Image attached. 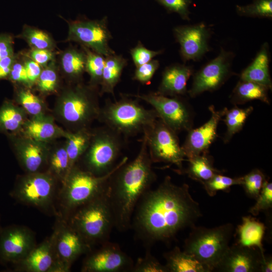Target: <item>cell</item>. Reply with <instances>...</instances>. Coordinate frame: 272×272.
<instances>
[{
    "label": "cell",
    "mask_w": 272,
    "mask_h": 272,
    "mask_svg": "<svg viewBox=\"0 0 272 272\" xmlns=\"http://www.w3.org/2000/svg\"><path fill=\"white\" fill-rule=\"evenodd\" d=\"M202 217L188 184H174L169 176L155 189L147 191L134 210L131 228L146 245L167 241L180 231L192 228Z\"/></svg>",
    "instance_id": "1"
},
{
    "label": "cell",
    "mask_w": 272,
    "mask_h": 272,
    "mask_svg": "<svg viewBox=\"0 0 272 272\" xmlns=\"http://www.w3.org/2000/svg\"><path fill=\"white\" fill-rule=\"evenodd\" d=\"M153 163L144 134L135 158L122 164L108 180L107 198L114 228L119 231L124 232L131 228L132 218L139 200L156 180Z\"/></svg>",
    "instance_id": "2"
},
{
    "label": "cell",
    "mask_w": 272,
    "mask_h": 272,
    "mask_svg": "<svg viewBox=\"0 0 272 272\" xmlns=\"http://www.w3.org/2000/svg\"><path fill=\"white\" fill-rule=\"evenodd\" d=\"M99 117L106 126L126 137L144 132L159 118L153 108L147 109L138 99L128 98L124 94L119 100H107Z\"/></svg>",
    "instance_id": "3"
},
{
    "label": "cell",
    "mask_w": 272,
    "mask_h": 272,
    "mask_svg": "<svg viewBox=\"0 0 272 272\" xmlns=\"http://www.w3.org/2000/svg\"><path fill=\"white\" fill-rule=\"evenodd\" d=\"M70 225L90 246L109 241L114 223L107 198V188L77 209L71 218Z\"/></svg>",
    "instance_id": "4"
},
{
    "label": "cell",
    "mask_w": 272,
    "mask_h": 272,
    "mask_svg": "<svg viewBox=\"0 0 272 272\" xmlns=\"http://www.w3.org/2000/svg\"><path fill=\"white\" fill-rule=\"evenodd\" d=\"M233 230L231 223L212 228L194 226L184 241L183 250L213 271L229 247Z\"/></svg>",
    "instance_id": "5"
},
{
    "label": "cell",
    "mask_w": 272,
    "mask_h": 272,
    "mask_svg": "<svg viewBox=\"0 0 272 272\" xmlns=\"http://www.w3.org/2000/svg\"><path fill=\"white\" fill-rule=\"evenodd\" d=\"M127 161V157L123 158L110 172L102 176H96L86 170L73 167L64 181L62 192L63 207L74 213L99 195L107 188L111 175Z\"/></svg>",
    "instance_id": "6"
},
{
    "label": "cell",
    "mask_w": 272,
    "mask_h": 272,
    "mask_svg": "<svg viewBox=\"0 0 272 272\" xmlns=\"http://www.w3.org/2000/svg\"><path fill=\"white\" fill-rule=\"evenodd\" d=\"M143 133L152 162L174 165L178 168L177 172H181L185 156L177 133L159 118Z\"/></svg>",
    "instance_id": "7"
},
{
    "label": "cell",
    "mask_w": 272,
    "mask_h": 272,
    "mask_svg": "<svg viewBox=\"0 0 272 272\" xmlns=\"http://www.w3.org/2000/svg\"><path fill=\"white\" fill-rule=\"evenodd\" d=\"M121 135L105 126L89 142L85 157L86 171L96 176L110 172L116 165L122 148Z\"/></svg>",
    "instance_id": "8"
},
{
    "label": "cell",
    "mask_w": 272,
    "mask_h": 272,
    "mask_svg": "<svg viewBox=\"0 0 272 272\" xmlns=\"http://www.w3.org/2000/svg\"><path fill=\"white\" fill-rule=\"evenodd\" d=\"M151 105L159 118L176 133L192 128L193 116L188 105L179 96L168 97L151 92L147 94H127Z\"/></svg>",
    "instance_id": "9"
},
{
    "label": "cell",
    "mask_w": 272,
    "mask_h": 272,
    "mask_svg": "<svg viewBox=\"0 0 272 272\" xmlns=\"http://www.w3.org/2000/svg\"><path fill=\"white\" fill-rule=\"evenodd\" d=\"M67 38L104 56L115 53L109 45L112 36L108 28L107 16L101 20L79 19L71 21Z\"/></svg>",
    "instance_id": "10"
},
{
    "label": "cell",
    "mask_w": 272,
    "mask_h": 272,
    "mask_svg": "<svg viewBox=\"0 0 272 272\" xmlns=\"http://www.w3.org/2000/svg\"><path fill=\"white\" fill-rule=\"evenodd\" d=\"M56 228L51 271H68L75 260L90 251L91 246L70 224H62Z\"/></svg>",
    "instance_id": "11"
},
{
    "label": "cell",
    "mask_w": 272,
    "mask_h": 272,
    "mask_svg": "<svg viewBox=\"0 0 272 272\" xmlns=\"http://www.w3.org/2000/svg\"><path fill=\"white\" fill-rule=\"evenodd\" d=\"M54 191V182L51 176L35 172L21 179L11 194L23 203L45 209L52 203Z\"/></svg>",
    "instance_id": "12"
},
{
    "label": "cell",
    "mask_w": 272,
    "mask_h": 272,
    "mask_svg": "<svg viewBox=\"0 0 272 272\" xmlns=\"http://www.w3.org/2000/svg\"><path fill=\"white\" fill-rule=\"evenodd\" d=\"M134 262L132 258L122 250L119 245L109 241L90 253L84 261L83 272L131 271Z\"/></svg>",
    "instance_id": "13"
},
{
    "label": "cell",
    "mask_w": 272,
    "mask_h": 272,
    "mask_svg": "<svg viewBox=\"0 0 272 272\" xmlns=\"http://www.w3.org/2000/svg\"><path fill=\"white\" fill-rule=\"evenodd\" d=\"M233 54L224 49L194 76L191 88L188 91L195 97L206 91H213L220 88L230 77Z\"/></svg>",
    "instance_id": "14"
},
{
    "label": "cell",
    "mask_w": 272,
    "mask_h": 272,
    "mask_svg": "<svg viewBox=\"0 0 272 272\" xmlns=\"http://www.w3.org/2000/svg\"><path fill=\"white\" fill-rule=\"evenodd\" d=\"M61 107L63 118L79 126L84 125L93 118L99 116L100 111L89 90L81 86L64 95Z\"/></svg>",
    "instance_id": "15"
},
{
    "label": "cell",
    "mask_w": 272,
    "mask_h": 272,
    "mask_svg": "<svg viewBox=\"0 0 272 272\" xmlns=\"http://www.w3.org/2000/svg\"><path fill=\"white\" fill-rule=\"evenodd\" d=\"M35 243L29 229L18 226L7 227L0 233V259L17 264L35 247Z\"/></svg>",
    "instance_id": "16"
},
{
    "label": "cell",
    "mask_w": 272,
    "mask_h": 272,
    "mask_svg": "<svg viewBox=\"0 0 272 272\" xmlns=\"http://www.w3.org/2000/svg\"><path fill=\"white\" fill-rule=\"evenodd\" d=\"M211 116L209 120L200 127L188 131L181 148L187 159L208 154L209 149L217 137L218 124L223 116V109L218 111L213 105L209 108Z\"/></svg>",
    "instance_id": "17"
},
{
    "label": "cell",
    "mask_w": 272,
    "mask_h": 272,
    "mask_svg": "<svg viewBox=\"0 0 272 272\" xmlns=\"http://www.w3.org/2000/svg\"><path fill=\"white\" fill-rule=\"evenodd\" d=\"M173 32L180 44V54L184 61L197 60L209 51L210 33L203 24L178 26Z\"/></svg>",
    "instance_id": "18"
},
{
    "label": "cell",
    "mask_w": 272,
    "mask_h": 272,
    "mask_svg": "<svg viewBox=\"0 0 272 272\" xmlns=\"http://www.w3.org/2000/svg\"><path fill=\"white\" fill-rule=\"evenodd\" d=\"M264 256L256 248L236 243L229 246L215 270L224 272L260 271L261 258Z\"/></svg>",
    "instance_id": "19"
},
{
    "label": "cell",
    "mask_w": 272,
    "mask_h": 272,
    "mask_svg": "<svg viewBox=\"0 0 272 272\" xmlns=\"http://www.w3.org/2000/svg\"><path fill=\"white\" fill-rule=\"evenodd\" d=\"M57 228L52 234L18 263L19 270L29 272L51 271L54 260V244Z\"/></svg>",
    "instance_id": "20"
},
{
    "label": "cell",
    "mask_w": 272,
    "mask_h": 272,
    "mask_svg": "<svg viewBox=\"0 0 272 272\" xmlns=\"http://www.w3.org/2000/svg\"><path fill=\"white\" fill-rule=\"evenodd\" d=\"M192 74V69L184 64H174L168 66L163 72L157 92L170 97L183 95L187 92V82Z\"/></svg>",
    "instance_id": "21"
},
{
    "label": "cell",
    "mask_w": 272,
    "mask_h": 272,
    "mask_svg": "<svg viewBox=\"0 0 272 272\" xmlns=\"http://www.w3.org/2000/svg\"><path fill=\"white\" fill-rule=\"evenodd\" d=\"M265 230L263 223L251 216H244L236 230L237 244L249 248L258 249L264 256L262 239Z\"/></svg>",
    "instance_id": "22"
},
{
    "label": "cell",
    "mask_w": 272,
    "mask_h": 272,
    "mask_svg": "<svg viewBox=\"0 0 272 272\" xmlns=\"http://www.w3.org/2000/svg\"><path fill=\"white\" fill-rule=\"evenodd\" d=\"M268 45L263 44L253 61L241 74L240 80L253 82L271 89L269 71Z\"/></svg>",
    "instance_id": "23"
},
{
    "label": "cell",
    "mask_w": 272,
    "mask_h": 272,
    "mask_svg": "<svg viewBox=\"0 0 272 272\" xmlns=\"http://www.w3.org/2000/svg\"><path fill=\"white\" fill-rule=\"evenodd\" d=\"M164 257L168 272H210L211 270L192 255L178 247L165 252Z\"/></svg>",
    "instance_id": "24"
},
{
    "label": "cell",
    "mask_w": 272,
    "mask_h": 272,
    "mask_svg": "<svg viewBox=\"0 0 272 272\" xmlns=\"http://www.w3.org/2000/svg\"><path fill=\"white\" fill-rule=\"evenodd\" d=\"M127 65V59L116 53L105 56V65L100 85L101 94H111L114 96V88L120 80L124 67Z\"/></svg>",
    "instance_id": "25"
},
{
    "label": "cell",
    "mask_w": 272,
    "mask_h": 272,
    "mask_svg": "<svg viewBox=\"0 0 272 272\" xmlns=\"http://www.w3.org/2000/svg\"><path fill=\"white\" fill-rule=\"evenodd\" d=\"M267 87L247 81L240 80L234 88L231 95V101L234 104L259 100L266 104L269 103Z\"/></svg>",
    "instance_id": "26"
},
{
    "label": "cell",
    "mask_w": 272,
    "mask_h": 272,
    "mask_svg": "<svg viewBox=\"0 0 272 272\" xmlns=\"http://www.w3.org/2000/svg\"><path fill=\"white\" fill-rule=\"evenodd\" d=\"M188 165L185 173L192 179L203 184L221 171L214 166L213 159L208 154L194 156L187 159Z\"/></svg>",
    "instance_id": "27"
},
{
    "label": "cell",
    "mask_w": 272,
    "mask_h": 272,
    "mask_svg": "<svg viewBox=\"0 0 272 272\" xmlns=\"http://www.w3.org/2000/svg\"><path fill=\"white\" fill-rule=\"evenodd\" d=\"M253 110L252 106L240 108L235 106L230 109L225 107L223 109V120L227 126L224 141L228 142L232 137L240 131L249 115Z\"/></svg>",
    "instance_id": "28"
},
{
    "label": "cell",
    "mask_w": 272,
    "mask_h": 272,
    "mask_svg": "<svg viewBox=\"0 0 272 272\" xmlns=\"http://www.w3.org/2000/svg\"><path fill=\"white\" fill-rule=\"evenodd\" d=\"M86 54L85 51L72 48L63 52L61 63L65 74L74 78H79L86 71Z\"/></svg>",
    "instance_id": "29"
},
{
    "label": "cell",
    "mask_w": 272,
    "mask_h": 272,
    "mask_svg": "<svg viewBox=\"0 0 272 272\" xmlns=\"http://www.w3.org/2000/svg\"><path fill=\"white\" fill-rule=\"evenodd\" d=\"M90 135L84 129L67 134L66 151L67 153L71 169L80 157L86 151L90 141Z\"/></svg>",
    "instance_id": "30"
},
{
    "label": "cell",
    "mask_w": 272,
    "mask_h": 272,
    "mask_svg": "<svg viewBox=\"0 0 272 272\" xmlns=\"http://www.w3.org/2000/svg\"><path fill=\"white\" fill-rule=\"evenodd\" d=\"M86 54V71L93 85H100L105 65V56L83 46Z\"/></svg>",
    "instance_id": "31"
},
{
    "label": "cell",
    "mask_w": 272,
    "mask_h": 272,
    "mask_svg": "<svg viewBox=\"0 0 272 272\" xmlns=\"http://www.w3.org/2000/svg\"><path fill=\"white\" fill-rule=\"evenodd\" d=\"M21 157L25 168L30 173L36 172L42 165L44 158V152L37 144H27L21 152Z\"/></svg>",
    "instance_id": "32"
},
{
    "label": "cell",
    "mask_w": 272,
    "mask_h": 272,
    "mask_svg": "<svg viewBox=\"0 0 272 272\" xmlns=\"http://www.w3.org/2000/svg\"><path fill=\"white\" fill-rule=\"evenodd\" d=\"M26 132L30 138L37 141H46L52 138L56 132L53 123L43 119H34L26 127Z\"/></svg>",
    "instance_id": "33"
},
{
    "label": "cell",
    "mask_w": 272,
    "mask_h": 272,
    "mask_svg": "<svg viewBox=\"0 0 272 272\" xmlns=\"http://www.w3.org/2000/svg\"><path fill=\"white\" fill-rule=\"evenodd\" d=\"M23 116L21 111L11 103H6L0 109V128L15 131L21 125Z\"/></svg>",
    "instance_id": "34"
},
{
    "label": "cell",
    "mask_w": 272,
    "mask_h": 272,
    "mask_svg": "<svg viewBox=\"0 0 272 272\" xmlns=\"http://www.w3.org/2000/svg\"><path fill=\"white\" fill-rule=\"evenodd\" d=\"M241 184L242 177L232 178L218 173L202 184L207 194L214 196L218 191H227L232 186Z\"/></svg>",
    "instance_id": "35"
},
{
    "label": "cell",
    "mask_w": 272,
    "mask_h": 272,
    "mask_svg": "<svg viewBox=\"0 0 272 272\" xmlns=\"http://www.w3.org/2000/svg\"><path fill=\"white\" fill-rule=\"evenodd\" d=\"M236 11L241 16L271 18L272 0H254L248 5L237 6Z\"/></svg>",
    "instance_id": "36"
},
{
    "label": "cell",
    "mask_w": 272,
    "mask_h": 272,
    "mask_svg": "<svg viewBox=\"0 0 272 272\" xmlns=\"http://www.w3.org/2000/svg\"><path fill=\"white\" fill-rule=\"evenodd\" d=\"M33 49L50 50L54 46L52 39L45 32L30 27H26L22 34Z\"/></svg>",
    "instance_id": "37"
},
{
    "label": "cell",
    "mask_w": 272,
    "mask_h": 272,
    "mask_svg": "<svg viewBox=\"0 0 272 272\" xmlns=\"http://www.w3.org/2000/svg\"><path fill=\"white\" fill-rule=\"evenodd\" d=\"M265 180V177L263 173L258 169H254L242 176L241 185L243 187L245 192L249 197L256 199Z\"/></svg>",
    "instance_id": "38"
},
{
    "label": "cell",
    "mask_w": 272,
    "mask_h": 272,
    "mask_svg": "<svg viewBox=\"0 0 272 272\" xmlns=\"http://www.w3.org/2000/svg\"><path fill=\"white\" fill-rule=\"evenodd\" d=\"M131 271L168 272V270L165 265L161 263L150 250H147L145 256L139 258L137 262L134 263Z\"/></svg>",
    "instance_id": "39"
},
{
    "label": "cell",
    "mask_w": 272,
    "mask_h": 272,
    "mask_svg": "<svg viewBox=\"0 0 272 272\" xmlns=\"http://www.w3.org/2000/svg\"><path fill=\"white\" fill-rule=\"evenodd\" d=\"M256 202L249 212L253 216H257L260 212L272 207V183L265 180L260 192L256 199Z\"/></svg>",
    "instance_id": "40"
},
{
    "label": "cell",
    "mask_w": 272,
    "mask_h": 272,
    "mask_svg": "<svg viewBox=\"0 0 272 272\" xmlns=\"http://www.w3.org/2000/svg\"><path fill=\"white\" fill-rule=\"evenodd\" d=\"M50 166L56 174L63 175L65 180L71 170L65 149H59L52 155L50 159Z\"/></svg>",
    "instance_id": "41"
},
{
    "label": "cell",
    "mask_w": 272,
    "mask_h": 272,
    "mask_svg": "<svg viewBox=\"0 0 272 272\" xmlns=\"http://www.w3.org/2000/svg\"><path fill=\"white\" fill-rule=\"evenodd\" d=\"M163 52V50L155 51L149 49L140 41L135 47L130 50V54L136 67L150 61Z\"/></svg>",
    "instance_id": "42"
},
{
    "label": "cell",
    "mask_w": 272,
    "mask_h": 272,
    "mask_svg": "<svg viewBox=\"0 0 272 272\" xmlns=\"http://www.w3.org/2000/svg\"><path fill=\"white\" fill-rule=\"evenodd\" d=\"M160 66L158 60L150 61L136 67L132 79L144 85L149 84Z\"/></svg>",
    "instance_id": "43"
},
{
    "label": "cell",
    "mask_w": 272,
    "mask_h": 272,
    "mask_svg": "<svg viewBox=\"0 0 272 272\" xmlns=\"http://www.w3.org/2000/svg\"><path fill=\"white\" fill-rule=\"evenodd\" d=\"M169 13H176L182 19L189 20L190 14L189 7L192 0H156Z\"/></svg>",
    "instance_id": "44"
},
{
    "label": "cell",
    "mask_w": 272,
    "mask_h": 272,
    "mask_svg": "<svg viewBox=\"0 0 272 272\" xmlns=\"http://www.w3.org/2000/svg\"><path fill=\"white\" fill-rule=\"evenodd\" d=\"M53 62L43 69L38 77L39 89L44 92L53 91L57 84V74Z\"/></svg>",
    "instance_id": "45"
},
{
    "label": "cell",
    "mask_w": 272,
    "mask_h": 272,
    "mask_svg": "<svg viewBox=\"0 0 272 272\" xmlns=\"http://www.w3.org/2000/svg\"><path fill=\"white\" fill-rule=\"evenodd\" d=\"M20 102L30 114L39 115L42 111V105L39 98L28 90H22L18 94Z\"/></svg>",
    "instance_id": "46"
},
{
    "label": "cell",
    "mask_w": 272,
    "mask_h": 272,
    "mask_svg": "<svg viewBox=\"0 0 272 272\" xmlns=\"http://www.w3.org/2000/svg\"><path fill=\"white\" fill-rule=\"evenodd\" d=\"M9 75L10 79L13 81L30 83L24 64L15 61Z\"/></svg>",
    "instance_id": "47"
},
{
    "label": "cell",
    "mask_w": 272,
    "mask_h": 272,
    "mask_svg": "<svg viewBox=\"0 0 272 272\" xmlns=\"http://www.w3.org/2000/svg\"><path fill=\"white\" fill-rule=\"evenodd\" d=\"M13 44V38L10 35H0V60L14 54Z\"/></svg>",
    "instance_id": "48"
},
{
    "label": "cell",
    "mask_w": 272,
    "mask_h": 272,
    "mask_svg": "<svg viewBox=\"0 0 272 272\" xmlns=\"http://www.w3.org/2000/svg\"><path fill=\"white\" fill-rule=\"evenodd\" d=\"M30 56L32 59L41 66L51 61L53 54L50 50L33 49L30 53Z\"/></svg>",
    "instance_id": "49"
},
{
    "label": "cell",
    "mask_w": 272,
    "mask_h": 272,
    "mask_svg": "<svg viewBox=\"0 0 272 272\" xmlns=\"http://www.w3.org/2000/svg\"><path fill=\"white\" fill-rule=\"evenodd\" d=\"M29 83H33L38 79L42 70L41 65L33 59H28L24 62Z\"/></svg>",
    "instance_id": "50"
},
{
    "label": "cell",
    "mask_w": 272,
    "mask_h": 272,
    "mask_svg": "<svg viewBox=\"0 0 272 272\" xmlns=\"http://www.w3.org/2000/svg\"><path fill=\"white\" fill-rule=\"evenodd\" d=\"M15 61V57L14 54L6 57L0 60V79L9 75Z\"/></svg>",
    "instance_id": "51"
},
{
    "label": "cell",
    "mask_w": 272,
    "mask_h": 272,
    "mask_svg": "<svg viewBox=\"0 0 272 272\" xmlns=\"http://www.w3.org/2000/svg\"><path fill=\"white\" fill-rule=\"evenodd\" d=\"M260 271L261 272H271L272 271V258L271 257H262Z\"/></svg>",
    "instance_id": "52"
}]
</instances>
